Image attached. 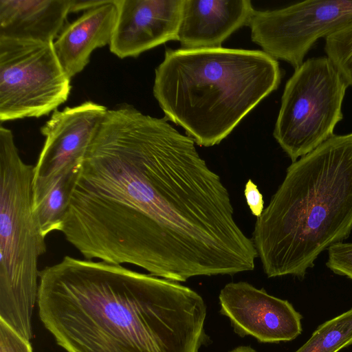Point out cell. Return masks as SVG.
Wrapping results in <instances>:
<instances>
[{"label": "cell", "instance_id": "cell-2", "mask_svg": "<svg viewBox=\"0 0 352 352\" xmlns=\"http://www.w3.org/2000/svg\"><path fill=\"white\" fill-rule=\"evenodd\" d=\"M38 316L66 352H199L206 305L191 288L65 256L39 272Z\"/></svg>", "mask_w": 352, "mask_h": 352}, {"label": "cell", "instance_id": "cell-19", "mask_svg": "<svg viewBox=\"0 0 352 352\" xmlns=\"http://www.w3.org/2000/svg\"><path fill=\"white\" fill-rule=\"evenodd\" d=\"M0 352H33L29 340L0 319Z\"/></svg>", "mask_w": 352, "mask_h": 352}, {"label": "cell", "instance_id": "cell-18", "mask_svg": "<svg viewBox=\"0 0 352 352\" xmlns=\"http://www.w3.org/2000/svg\"><path fill=\"white\" fill-rule=\"evenodd\" d=\"M327 267L352 280V242H340L328 248Z\"/></svg>", "mask_w": 352, "mask_h": 352}, {"label": "cell", "instance_id": "cell-4", "mask_svg": "<svg viewBox=\"0 0 352 352\" xmlns=\"http://www.w3.org/2000/svg\"><path fill=\"white\" fill-rule=\"evenodd\" d=\"M281 76L277 60L261 50L167 48L153 92L167 120L212 146L277 89Z\"/></svg>", "mask_w": 352, "mask_h": 352}, {"label": "cell", "instance_id": "cell-12", "mask_svg": "<svg viewBox=\"0 0 352 352\" xmlns=\"http://www.w3.org/2000/svg\"><path fill=\"white\" fill-rule=\"evenodd\" d=\"M254 11L250 0H184L177 41L184 50L221 47Z\"/></svg>", "mask_w": 352, "mask_h": 352}, {"label": "cell", "instance_id": "cell-15", "mask_svg": "<svg viewBox=\"0 0 352 352\" xmlns=\"http://www.w3.org/2000/svg\"><path fill=\"white\" fill-rule=\"evenodd\" d=\"M80 166L32 180V211L45 238L60 232Z\"/></svg>", "mask_w": 352, "mask_h": 352}, {"label": "cell", "instance_id": "cell-11", "mask_svg": "<svg viewBox=\"0 0 352 352\" xmlns=\"http://www.w3.org/2000/svg\"><path fill=\"white\" fill-rule=\"evenodd\" d=\"M118 18L109 49L124 58L177 40L184 0H116Z\"/></svg>", "mask_w": 352, "mask_h": 352}, {"label": "cell", "instance_id": "cell-9", "mask_svg": "<svg viewBox=\"0 0 352 352\" xmlns=\"http://www.w3.org/2000/svg\"><path fill=\"white\" fill-rule=\"evenodd\" d=\"M219 299L220 313L230 319L241 337L274 343L291 341L302 332V316L289 301L247 282L226 284Z\"/></svg>", "mask_w": 352, "mask_h": 352}, {"label": "cell", "instance_id": "cell-8", "mask_svg": "<svg viewBox=\"0 0 352 352\" xmlns=\"http://www.w3.org/2000/svg\"><path fill=\"white\" fill-rule=\"evenodd\" d=\"M352 22V0H307L272 10H255L251 38L275 59L300 67L315 43Z\"/></svg>", "mask_w": 352, "mask_h": 352}, {"label": "cell", "instance_id": "cell-1", "mask_svg": "<svg viewBox=\"0 0 352 352\" xmlns=\"http://www.w3.org/2000/svg\"><path fill=\"white\" fill-rule=\"evenodd\" d=\"M60 232L85 259L175 282L252 271L258 256L194 140L129 104L108 109Z\"/></svg>", "mask_w": 352, "mask_h": 352}, {"label": "cell", "instance_id": "cell-6", "mask_svg": "<svg viewBox=\"0 0 352 352\" xmlns=\"http://www.w3.org/2000/svg\"><path fill=\"white\" fill-rule=\"evenodd\" d=\"M348 84L327 56L307 59L285 84L273 135L292 162L332 137Z\"/></svg>", "mask_w": 352, "mask_h": 352}, {"label": "cell", "instance_id": "cell-21", "mask_svg": "<svg viewBox=\"0 0 352 352\" xmlns=\"http://www.w3.org/2000/svg\"><path fill=\"white\" fill-rule=\"evenodd\" d=\"M107 0L103 1H84V0H72V4L71 7L70 12H77L80 11H86L90 10L91 8L99 6L105 2Z\"/></svg>", "mask_w": 352, "mask_h": 352}, {"label": "cell", "instance_id": "cell-22", "mask_svg": "<svg viewBox=\"0 0 352 352\" xmlns=\"http://www.w3.org/2000/svg\"><path fill=\"white\" fill-rule=\"evenodd\" d=\"M229 352H257L254 349L250 346H239Z\"/></svg>", "mask_w": 352, "mask_h": 352}, {"label": "cell", "instance_id": "cell-14", "mask_svg": "<svg viewBox=\"0 0 352 352\" xmlns=\"http://www.w3.org/2000/svg\"><path fill=\"white\" fill-rule=\"evenodd\" d=\"M72 0H0V37L53 43Z\"/></svg>", "mask_w": 352, "mask_h": 352}, {"label": "cell", "instance_id": "cell-10", "mask_svg": "<svg viewBox=\"0 0 352 352\" xmlns=\"http://www.w3.org/2000/svg\"><path fill=\"white\" fill-rule=\"evenodd\" d=\"M107 111L91 101L55 110L41 129L45 140L33 179L80 166Z\"/></svg>", "mask_w": 352, "mask_h": 352}, {"label": "cell", "instance_id": "cell-13", "mask_svg": "<svg viewBox=\"0 0 352 352\" xmlns=\"http://www.w3.org/2000/svg\"><path fill=\"white\" fill-rule=\"evenodd\" d=\"M115 1L107 0L85 11L65 25L54 41L57 58L70 79L85 69L94 50L110 44L118 18Z\"/></svg>", "mask_w": 352, "mask_h": 352}, {"label": "cell", "instance_id": "cell-17", "mask_svg": "<svg viewBox=\"0 0 352 352\" xmlns=\"http://www.w3.org/2000/svg\"><path fill=\"white\" fill-rule=\"evenodd\" d=\"M324 51L348 85L352 87V22L325 38Z\"/></svg>", "mask_w": 352, "mask_h": 352}, {"label": "cell", "instance_id": "cell-20", "mask_svg": "<svg viewBox=\"0 0 352 352\" xmlns=\"http://www.w3.org/2000/svg\"><path fill=\"white\" fill-rule=\"evenodd\" d=\"M244 195L251 213L259 217L264 210V201L262 194L252 179H248L245 185Z\"/></svg>", "mask_w": 352, "mask_h": 352}, {"label": "cell", "instance_id": "cell-16", "mask_svg": "<svg viewBox=\"0 0 352 352\" xmlns=\"http://www.w3.org/2000/svg\"><path fill=\"white\" fill-rule=\"evenodd\" d=\"M352 344V308L320 324L295 352H338Z\"/></svg>", "mask_w": 352, "mask_h": 352}, {"label": "cell", "instance_id": "cell-3", "mask_svg": "<svg viewBox=\"0 0 352 352\" xmlns=\"http://www.w3.org/2000/svg\"><path fill=\"white\" fill-rule=\"evenodd\" d=\"M352 230V133L333 135L287 168L252 241L268 278H303Z\"/></svg>", "mask_w": 352, "mask_h": 352}, {"label": "cell", "instance_id": "cell-5", "mask_svg": "<svg viewBox=\"0 0 352 352\" xmlns=\"http://www.w3.org/2000/svg\"><path fill=\"white\" fill-rule=\"evenodd\" d=\"M34 168L20 157L11 130L1 126L0 319L29 341L38 258L46 252L32 207Z\"/></svg>", "mask_w": 352, "mask_h": 352}, {"label": "cell", "instance_id": "cell-7", "mask_svg": "<svg viewBox=\"0 0 352 352\" xmlns=\"http://www.w3.org/2000/svg\"><path fill=\"white\" fill-rule=\"evenodd\" d=\"M53 43L0 37L1 122L40 118L67 101L71 79Z\"/></svg>", "mask_w": 352, "mask_h": 352}]
</instances>
